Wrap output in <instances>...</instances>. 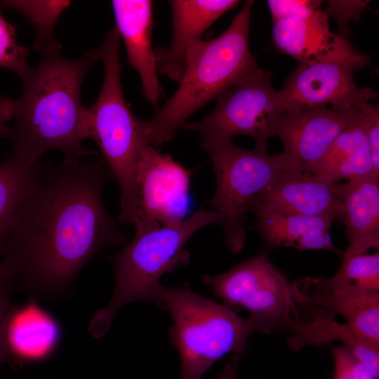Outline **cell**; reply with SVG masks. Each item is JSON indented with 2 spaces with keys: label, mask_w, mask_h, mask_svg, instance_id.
<instances>
[{
  "label": "cell",
  "mask_w": 379,
  "mask_h": 379,
  "mask_svg": "<svg viewBox=\"0 0 379 379\" xmlns=\"http://www.w3.org/2000/svg\"><path fill=\"white\" fill-rule=\"evenodd\" d=\"M272 21L288 17H306L322 11L321 1L269 0Z\"/></svg>",
  "instance_id": "28"
},
{
  "label": "cell",
  "mask_w": 379,
  "mask_h": 379,
  "mask_svg": "<svg viewBox=\"0 0 379 379\" xmlns=\"http://www.w3.org/2000/svg\"><path fill=\"white\" fill-rule=\"evenodd\" d=\"M11 280L10 275L0 265V364L4 361H6L3 334L6 319L13 307L8 297V290Z\"/></svg>",
  "instance_id": "31"
},
{
  "label": "cell",
  "mask_w": 379,
  "mask_h": 379,
  "mask_svg": "<svg viewBox=\"0 0 379 379\" xmlns=\"http://www.w3.org/2000/svg\"><path fill=\"white\" fill-rule=\"evenodd\" d=\"M97 61L95 50L76 59L60 53L41 56L22 81V93L15 100L10 154L34 164L50 150L61 152L67 160L91 153L83 145L88 138L81 88Z\"/></svg>",
  "instance_id": "2"
},
{
  "label": "cell",
  "mask_w": 379,
  "mask_h": 379,
  "mask_svg": "<svg viewBox=\"0 0 379 379\" xmlns=\"http://www.w3.org/2000/svg\"><path fill=\"white\" fill-rule=\"evenodd\" d=\"M112 5L114 27L124 45L128 62L139 74L145 99L153 106L158 107L162 89L152 46V1L113 0Z\"/></svg>",
  "instance_id": "17"
},
{
  "label": "cell",
  "mask_w": 379,
  "mask_h": 379,
  "mask_svg": "<svg viewBox=\"0 0 379 379\" xmlns=\"http://www.w3.org/2000/svg\"><path fill=\"white\" fill-rule=\"evenodd\" d=\"M258 232L270 248L291 247L304 251L326 250L343 256L332 242L330 230L335 218L330 215L282 214L252 206Z\"/></svg>",
  "instance_id": "20"
},
{
  "label": "cell",
  "mask_w": 379,
  "mask_h": 379,
  "mask_svg": "<svg viewBox=\"0 0 379 379\" xmlns=\"http://www.w3.org/2000/svg\"><path fill=\"white\" fill-rule=\"evenodd\" d=\"M360 107L345 109H286L276 128L284 152L299 171L311 173L338 136L358 121Z\"/></svg>",
  "instance_id": "12"
},
{
  "label": "cell",
  "mask_w": 379,
  "mask_h": 379,
  "mask_svg": "<svg viewBox=\"0 0 379 379\" xmlns=\"http://www.w3.org/2000/svg\"><path fill=\"white\" fill-rule=\"evenodd\" d=\"M311 173L334 184L342 180L352 181L376 175L373 172L361 111L358 121L338 136Z\"/></svg>",
  "instance_id": "21"
},
{
  "label": "cell",
  "mask_w": 379,
  "mask_h": 379,
  "mask_svg": "<svg viewBox=\"0 0 379 379\" xmlns=\"http://www.w3.org/2000/svg\"><path fill=\"white\" fill-rule=\"evenodd\" d=\"M368 1H328L326 9L327 15H332L343 32H347L348 23L357 20L361 11L366 7Z\"/></svg>",
  "instance_id": "30"
},
{
  "label": "cell",
  "mask_w": 379,
  "mask_h": 379,
  "mask_svg": "<svg viewBox=\"0 0 379 379\" xmlns=\"http://www.w3.org/2000/svg\"><path fill=\"white\" fill-rule=\"evenodd\" d=\"M214 295L227 305L249 312L255 332L289 330L300 319L302 302L295 282L288 278L263 253L239 262L227 272L203 277Z\"/></svg>",
  "instance_id": "8"
},
{
  "label": "cell",
  "mask_w": 379,
  "mask_h": 379,
  "mask_svg": "<svg viewBox=\"0 0 379 379\" xmlns=\"http://www.w3.org/2000/svg\"><path fill=\"white\" fill-rule=\"evenodd\" d=\"M68 0H3L0 6L25 16L36 32L33 46L41 56L60 53L61 46L55 39L54 29L62 13L69 7Z\"/></svg>",
  "instance_id": "24"
},
{
  "label": "cell",
  "mask_w": 379,
  "mask_h": 379,
  "mask_svg": "<svg viewBox=\"0 0 379 379\" xmlns=\"http://www.w3.org/2000/svg\"><path fill=\"white\" fill-rule=\"evenodd\" d=\"M173 14L172 40L168 48L154 50L158 74L179 82L191 48L223 14L235 8L237 0L169 1Z\"/></svg>",
  "instance_id": "15"
},
{
  "label": "cell",
  "mask_w": 379,
  "mask_h": 379,
  "mask_svg": "<svg viewBox=\"0 0 379 379\" xmlns=\"http://www.w3.org/2000/svg\"><path fill=\"white\" fill-rule=\"evenodd\" d=\"M61 337L57 319L36 300L13 305L3 334L6 361L16 366L42 362L55 352Z\"/></svg>",
  "instance_id": "18"
},
{
  "label": "cell",
  "mask_w": 379,
  "mask_h": 379,
  "mask_svg": "<svg viewBox=\"0 0 379 379\" xmlns=\"http://www.w3.org/2000/svg\"><path fill=\"white\" fill-rule=\"evenodd\" d=\"M290 331L291 334L288 343L292 350L298 351L306 345L340 341L356 359L378 378L379 345L359 337L347 324H340L331 317H320L310 320L300 319L293 324Z\"/></svg>",
  "instance_id": "22"
},
{
  "label": "cell",
  "mask_w": 379,
  "mask_h": 379,
  "mask_svg": "<svg viewBox=\"0 0 379 379\" xmlns=\"http://www.w3.org/2000/svg\"><path fill=\"white\" fill-rule=\"evenodd\" d=\"M156 296L157 305L171 317L169 334L178 352L181 379H201L225 355L246 352L255 329L230 307L185 287L160 284Z\"/></svg>",
  "instance_id": "6"
},
{
  "label": "cell",
  "mask_w": 379,
  "mask_h": 379,
  "mask_svg": "<svg viewBox=\"0 0 379 379\" xmlns=\"http://www.w3.org/2000/svg\"><path fill=\"white\" fill-rule=\"evenodd\" d=\"M111 176L102 159L39 164L1 253L12 279L41 293L60 291L101 248L124 241L104 204Z\"/></svg>",
  "instance_id": "1"
},
{
  "label": "cell",
  "mask_w": 379,
  "mask_h": 379,
  "mask_svg": "<svg viewBox=\"0 0 379 379\" xmlns=\"http://www.w3.org/2000/svg\"><path fill=\"white\" fill-rule=\"evenodd\" d=\"M246 1L227 29L190 49L173 95L147 121H142L145 142L153 147L171 142L187 119L210 100L260 69L249 48L251 11Z\"/></svg>",
  "instance_id": "3"
},
{
  "label": "cell",
  "mask_w": 379,
  "mask_h": 379,
  "mask_svg": "<svg viewBox=\"0 0 379 379\" xmlns=\"http://www.w3.org/2000/svg\"><path fill=\"white\" fill-rule=\"evenodd\" d=\"M348 246L342 258L379 247V176L338 184Z\"/></svg>",
  "instance_id": "19"
},
{
  "label": "cell",
  "mask_w": 379,
  "mask_h": 379,
  "mask_svg": "<svg viewBox=\"0 0 379 379\" xmlns=\"http://www.w3.org/2000/svg\"><path fill=\"white\" fill-rule=\"evenodd\" d=\"M272 41L280 53L300 64L356 62L368 65L369 55L356 51L347 38L330 30L324 11L306 17L272 21Z\"/></svg>",
  "instance_id": "13"
},
{
  "label": "cell",
  "mask_w": 379,
  "mask_h": 379,
  "mask_svg": "<svg viewBox=\"0 0 379 379\" xmlns=\"http://www.w3.org/2000/svg\"><path fill=\"white\" fill-rule=\"evenodd\" d=\"M14 107V100L0 96V140L10 137L11 128L8 122L13 118Z\"/></svg>",
  "instance_id": "32"
},
{
  "label": "cell",
  "mask_w": 379,
  "mask_h": 379,
  "mask_svg": "<svg viewBox=\"0 0 379 379\" xmlns=\"http://www.w3.org/2000/svg\"><path fill=\"white\" fill-rule=\"evenodd\" d=\"M362 122L368 140L373 172L379 176V107L372 102L361 106Z\"/></svg>",
  "instance_id": "29"
},
{
  "label": "cell",
  "mask_w": 379,
  "mask_h": 379,
  "mask_svg": "<svg viewBox=\"0 0 379 379\" xmlns=\"http://www.w3.org/2000/svg\"><path fill=\"white\" fill-rule=\"evenodd\" d=\"M271 78L270 72L262 69L234 85L217 98L211 113L201 121L187 122L182 128L199 132L201 145L245 135L254 139V149L267 152V140L275 135L285 110L280 91L274 88Z\"/></svg>",
  "instance_id": "9"
},
{
  "label": "cell",
  "mask_w": 379,
  "mask_h": 379,
  "mask_svg": "<svg viewBox=\"0 0 379 379\" xmlns=\"http://www.w3.org/2000/svg\"><path fill=\"white\" fill-rule=\"evenodd\" d=\"M28 53L27 48L18 44L15 27L0 13V67L14 72L22 81L32 68Z\"/></svg>",
  "instance_id": "26"
},
{
  "label": "cell",
  "mask_w": 379,
  "mask_h": 379,
  "mask_svg": "<svg viewBox=\"0 0 379 379\" xmlns=\"http://www.w3.org/2000/svg\"><path fill=\"white\" fill-rule=\"evenodd\" d=\"M39 164L27 163L11 154L0 163V255L15 218L32 188Z\"/></svg>",
  "instance_id": "23"
},
{
  "label": "cell",
  "mask_w": 379,
  "mask_h": 379,
  "mask_svg": "<svg viewBox=\"0 0 379 379\" xmlns=\"http://www.w3.org/2000/svg\"><path fill=\"white\" fill-rule=\"evenodd\" d=\"M252 206L282 214L330 215L335 220H340L342 215L338 184L295 170L284 172L272 181L250 208Z\"/></svg>",
  "instance_id": "14"
},
{
  "label": "cell",
  "mask_w": 379,
  "mask_h": 379,
  "mask_svg": "<svg viewBox=\"0 0 379 379\" xmlns=\"http://www.w3.org/2000/svg\"><path fill=\"white\" fill-rule=\"evenodd\" d=\"M237 359L236 357L228 361L221 373L215 379H237Z\"/></svg>",
  "instance_id": "33"
},
{
  "label": "cell",
  "mask_w": 379,
  "mask_h": 379,
  "mask_svg": "<svg viewBox=\"0 0 379 379\" xmlns=\"http://www.w3.org/2000/svg\"><path fill=\"white\" fill-rule=\"evenodd\" d=\"M329 285L336 286L354 281L366 288L379 291V253L360 254L342 258L336 273L324 278Z\"/></svg>",
  "instance_id": "25"
},
{
  "label": "cell",
  "mask_w": 379,
  "mask_h": 379,
  "mask_svg": "<svg viewBox=\"0 0 379 379\" xmlns=\"http://www.w3.org/2000/svg\"><path fill=\"white\" fill-rule=\"evenodd\" d=\"M334 379H378L344 346H333Z\"/></svg>",
  "instance_id": "27"
},
{
  "label": "cell",
  "mask_w": 379,
  "mask_h": 379,
  "mask_svg": "<svg viewBox=\"0 0 379 379\" xmlns=\"http://www.w3.org/2000/svg\"><path fill=\"white\" fill-rule=\"evenodd\" d=\"M215 210L201 208L182 220L135 232L133 239L111 258L115 285L109 303L99 310L89 325L96 338L103 336L124 305L136 301L158 304L156 292L161 277L187 265L190 253L184 248L198 230L221 225Z\"/></svg>",
  "instance_id": "5"
},
{
  "label": "cell",
  "mask_w": 379,
  "mask_h": 379,
  "mask_svg": "<svg viewBox=\"0 0 379 379\" xmlns=\"http://www.w3.org/2000/svg\"><path fill=\"white\" fill-rule=\"evenodd\" d=\"M366 65L356 62L300 64L279 90L286 109H345L377 99L378 93L357 86L354 74Z\"/></svg>",
  "instance_id": "10"
},
{
  "label": "cell",
  "mask_w": 379,
  "mask_h": 379,
  "mask_svg": "<svg viewBox=\"0 0 379 379\" xmlns=\"http://www.w3.org/2000/svg\"><path fill=\"white\" fill-rule=\"evenodd\" d=\"M201 147L211 160L216 180L215 192L209 204L221 217L225 246L231 252L239 253L245 245L243 223L253 200L279 175L298 170L284 152L270 154L249 150L232 140Z\"/></svg>",
  "instance_id": "7"
},
{
  "label": "cell",
  "mask_w": 379,
  "mask_h": 379,
  "mask_svg": "<svg viewBox=\"0 0 379 379\" xmlns=\"http://www.w3.org/2000/svg\"><path fill=\"white\" fill-rule=\"evenodd\" d=\"M121 39L113 27L96 48L98 61L104 67L102 87L96 101L86 107L87 138L100 148L120 189V223L133 225L138 218L136 173L145 142L142 120L135 117L125 101L121 83L119 60Z\"/></svg>",
  "instance_id": "4"
},
{
  "label": "cell",
  "mask_w": 379,
  "mask_h": 379,
  "mask_svg": "<svg viewBox=\"0 0 379 379\" xmlns=\"http://www.w3.org/2000/svg\"><path fill=\"white\" fill-rule=\"evenodd\" d=\"M295 284L302 302L341 316L359 337L379 345V291L354 283L333 286L324 278L308 277Z\"/></svg>",
  "instance_id": "16"
},
{
  "label": "cell",
  "mask_w": 379,
  "mask_h": 379,
  "mask_svg": "<svg viewBox=\"0 0 379 379\" xmlns=\"http://www.w3.org/2000/svg\"><path fill=\"white\" fill-rule=\"evenodd\" d=\"M138 219L135 232L178 222L188 208L190 171L153 146L142 148L136 173Z\"/></svg>",
  "instance_id": "11"
}]
</instances>
